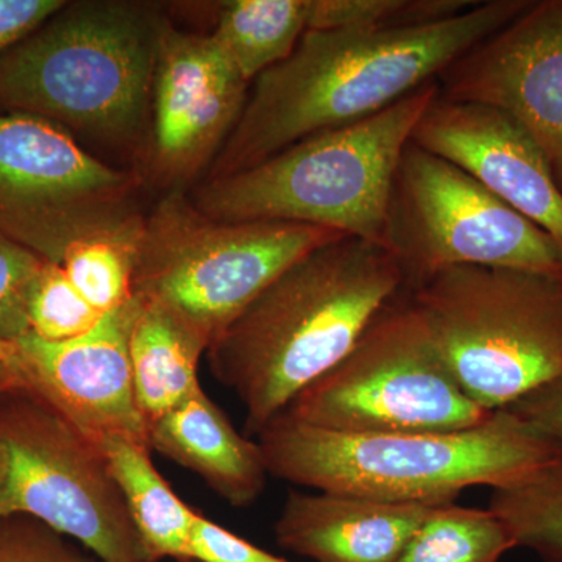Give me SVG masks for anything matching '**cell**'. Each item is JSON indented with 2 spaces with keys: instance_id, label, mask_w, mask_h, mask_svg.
Returning <instances> with one entry per match:
<instances>
[{
  "instance_id": "cell-23",
  "label": "cell",
  "mask_w": 562,
  "mask_h": 562,
  "mask_svg": "<svg viewBox=\"0 0 562 562\" xmlns=\"http://www.w3.org/2000/svg\"><path fill=\"white\" fill-rule=\"evenodd\" d=\"M476 0H308V31L412 29L452 20Z\"/></svg>"
},
{
  "instance_id": "cell-18",
  "label": "cell",
  "mask_w": 562,
  "mask_h": 562,
  "mask_svg": "<svg viewBox=\"0 0 562 562\" xmlns=\"http://www.w3.org/2000/svg\"><path fill=\"white\" fill-rule=\"evenodd\" d=\"M138 299L131 333L133 390L149 427L201 390L199 362L210 339L165 306Z\"/></svg>"
},
{
  "instance_id": "cell-7",
  "label": "cell",
  "mask_w": 562,
  "mask_h": 562,
  "mask_svg": "<svg viewBox=\"0 0 562 562\" xmlns=\"http://www.w3.org/2000/svg\"><path fill=\"white\" fill-rule=\"evenodd\" d=\"M341 233L291 222H221L173 188L144 216L133 295L158 303L210 339L284 269Z\"/></svg>"
},
{
  "instance_id": "cell-12",
  "label": "cell",
  "mask_w": 562,
  "mask_h": 562,
  "mask_svg": "<svg viewBox=\"0 0 562 562\" xmlns=\"http://www.w3.org/2000/svg\"><path fill=\"white\" fill-rule=\"evenodd\" d=\"M436 81L447 101L480 103L513 117L546 155L562 191V0H532Z\"/></svg>"
},
{
  "instance_id": "cell-10",
  "label": "cell",
  "mask_w": 562,
  "mask_h": 562,
  "mask_svg": "<svg viewBox=\"0 0 562 562\" xmlns=\"http://www.w3.org/2000/svg\"><path fill=\"white\" fill-rule=\"evenodd\" d=\"M138 173L111 168L41 117L0 113V235L61 265L90 239L138 243Z\"/></svg>"
},
{
  "instance_id": "cell-24",
  "label": "cell",
  "mask_w": 562,
  "mask_h": 562,
  "mask_svg": "<svg viewBox=\"0 0 562 562\" xmlns=\"http://www.w3.org/2000/svg\"><path fill=\"white\" fill-rule=\"evenodd\" d=\"M136 246L121 239H90L69 249L60 266L81 297L105 314L133 297Z\"/></svg>"
},
{
  "instance_id": "cell-27",
  "label": "cell",
  "mask_w": 562,
  "mask_h": 562,
  "mask_svg": "<svg viewBox=\"0 0 562 562\" xmlns=\"http://www.w3.org/2000/svg\"><path fill=\"white\" fill-rule=\"evenodd\" d=\"M43 258L0 235V339L14 342L29 335V291Z\"/></svg>"
},
{
  "instance_id": "cell-1",
  "label": "cell",
  "mask_w": 562,
  "mask_h": 562,
  "mask_svg": "<svg viewBox=\"0 0 562 562\" xmlns=\"http://www.w3.org/2000/svg\"><path fill=\"white\" fill-rule=\"evenodd\" d=\"M531 2H479L452 20L422 27L306 32L286 60L254 81L206 180L254 168L306 136L394 105L438 80L447 66Z\"/></svg>"
},
{
  "instance_id": "cell-17",
  "label": "cell",
  "mask_w": 562,
  "mask_h": 562,
  "mask_svg": "<svg viewBox=\"0 0 562 562\" xmlns=\"http://www.w3.org/2000/svg\"><path fill=\"white\" fill-rule=\"evenodd\" d=\"M147 441L150 450L190 469L235 508L254 505L265 491L269 472L260 446L233 427L203 387L151 422Z\"/></svg>"
},
{
  "instance_id": "cell-5",
  "label": "cell",
  "mask_w": 562,
  "mask_h": 562,
  "mask_svg": "<svg viewBox=\"0 0 562 562\" xmlns=\"http://www.w3.org/2000/svg\"><path fill=\"white\" fill-rule=\"evenodd\" d=\"M438 81L366 120L306 136L260 165L203 181L195 209L221 222H291L390 249L395 171Z\"/></svg>"
},
{
  "instance_id": "cell-13",
  "label": "cell",
  "mask_w": 562,
  "mask_h": 562,
  "mask_svg": "<svg viewBox=\"0 0 562 562\" xmlns=\"http://www.w3.org/2000/svg\"><path fill=\"white\" fill-rule=\"evenodd\" d=\"M249 87L211 35L162 33L151 87L149 162L173 188L213 165L241 117Z\"/></svg>"
},
{
  "instance_id": "cell-8",
  "label": "cell",
  "mask_w": 562,
  "mask_h": 562,
  "mask_svg": "<svg viewBox=\"0 0 562 562\" xmlns=\"http://www.w3.org/2000/svg\"><path fill=\"white\" fill-rule=\"evenodd\" d=\"M281 414L341 435H395L468 430L492 413L454 383L405 288Z\"/></svg>"
},
{
  "instance_id": "cell-19",
  "label": "cell",
  "mask_w": 562,
  "mask_h": 562,
  "mask_svg": "<svg viewBox=\"0 0 562 562\" xmlns=\"http://www.w3.org/2000/svg\"><path fill=\"white\" fill-rule=\"evenodd\" d=\"M99 446L151 561L191 560V532L198 512L181 501L155 468L149 443L113 436Z\"/></svg>"
},
{
  "instance_id": "cell-28",
  "label": "cell",
  "mask_w": 562,
  "mask_h": 562,
  "mask_svg": "<svg viewBox=\"0 0 562 562\" xmlns=\"http://www.w3.org/2000/svg\"><path fill=\"white\" fill-rule=\"evenodd\" d=\"M191 560L199 562H291L266 552L238 535L206 519L195 516L191 532Z\"/></svg>"
},
{
  "instance_id": "cell-25",
  "label": "cell",
  "mask_w": 562,
  "mask_h": 562,
  "mask_svg": "<svg viewBox=\"0 0 562 562\" xmlns=\"http://www.w3.org/2000/svg\"><path fill=\"white\" fill-rule=\"evenodd\" d=\"M103 314L92 308L57 262L44 261L27 299L31 331L44 341L79 338L95 327Z\"/></svg>"
},
{
  "instance_id": "cell-2",
  "label": "cell",
  "mask_w": 562,
  "mask_h": 562,
  "mask_svg": "<svg viewBox=\"0 0 562 562\" xmlns=\"http://www.w3.org/2000/svg\"><path fill=\"white\" fill-rule=\"evenodd\" d=\"M405 288L395 255L353 236L322 244L284 269L206 350L213 375L243 403L246 435H260L341 362Z\"/></svg>"
},
{
  "instance_id": "cell-6",
  "label": "cell",
  "mask_w": 562,
  "mask_h": 562,
  "mask_svg": "<svg viewBox=\"0 0 562 562\" xmlns=\"http://www.w3.org/2000/svg\"><path fill=\"white\" fill-rule=\"evenodd\" d=\"M454 383L484 412L562 373V279L453 266L406 288Z\"/></svg>"
},
{
  "instance_id": "cell-33",
  "label": "cell",
  "mask_w": 562,
  "mask_h": 562,
  "mask_svg": "<svg viewBox=\"0 0 562 562\" xmlns=\"http://www.w3.org/2000/svg\"><path fill=\"white\" fill-rule=\"evenodd\" d=\"M180 562H199V561L188 560V561H180Z\"/></svg>"
},
{
  "instance_id": "cell-26",
  "label": "cell",
  "mask_w": 562,
  "mask_h": 562,
  "mask_svg": "<svg viewBox=\"0 0 562 562\" xmlns=\"http://www.w3.org/2000/svg\"><path fill=\"white\" fill-rule=\"evenodd\" d=\"M0 562H102L68 536L24 516L0 517Z\"/></svg>"
},
{
  "instance_id": "cell-15",
  "label": "cell",
  "mask_w": 562,
  "mask_h": 562,
  "mask_svg": "<svg viewBox=\"0 0 562 562\" xmlns=\"http://www.w3.org/2000/svg\"><path fill=\"white\" fill-rule=\"evenodd\" d=\"M412 140L460 166L506 205L522 214L562 250V191L531 136L501 110L438 98Z\"/></svg>"
},
{
  "instance_id": "cell-31",
  "label": "cell",
  "mask_w": 562,
  "mask_h": 562,
  "mask_svg": "<svg viewBox=\"0 0 562 562\" xmlns=\"http://www.w3.org/2000/svg\"><path fill=\"white\" fill-rule=\"evenodd\" d=\"M21 386H25V383L21 373L14 368L13 361L0 362V395Z\"/></svg>"
},
{
  "instance_id": "cell-22",
  "label": "cell",
  "mask_w": 562,
  "mask_h": 562,
  "mask_svg": "<svg viewBox=\"0 0 562 562\" xmlns=\"http://www.w3.org/2000/svg\"><path fill=\"white\" fill-rule=\"evenodd\" d=\"M490 509L516 547L543 562H562V454L520 482L492 490Z\"/></svg>"
},
{
  "instance_id": "cell-4",
  "label": "cell",
  "mask_w": 562,
  "mask_h": 562,
  "mask_svg": "<svg viewBox=\"0 0 562 562\" xmlns=\"http://www.w3.org/2000/svg\"><path fill=\"white\" fill-rule=\"evenodd\" d=\"M168 25L154 3L65 2L0 57V113L31 114L110 143L135 139Z\"/></svg>"
},
{
  "instance_id": "cell-32",
  "label": "cell",
  "mask_w": 562,
  "mask_h": 562,
  "mask_svg": "<svg viewBox=\"0 0 562 562\" xmlns=\"http://www.w3.org/2000/svg\"><path fill=\"white\" fill-rule=\"evenodd\" d=\"M16 357V346L14 342L2 341L0 339V362H11Z\"/></svg>"
},
{
  "instance_id": "cell-16",
  "label": "cell",
  "mask_w": 562,
  "mask_h": 562,
  "mask_svg": "<svg viewBox=\"0 0 562 562\" xmlns=\"http://www.w3.org/2000/svg\"><path fill=\"white\" fill-rule=\"evenodd\" d=\"M436 506L291 491L273 531L280 547L314 562H395Z\"/></svg>"
},
{
  "instance_id": "cell-9",
  "label": "cell",
  "mask_w": 562,
  "mask_h": 562,
  "mask_svg": "<svg viewBox=\"0 0 562 562\" xmlns=\"http://www.w3.org/2000/svg\"><path fill=\"white\" fill-rule=\"evenodd\" d=\"M13 514L102 562H154L102 447L27 386L0 395V517Z\"/></svg>"
},
{
  "instance_id": "cell-14",
  "label": "cell",
  "mask_w": 562,
  "mask_h": 562,
  "mask_svg": "<svg viewBox=\"0 0 562 562\" xmlns=\"http://www.w3.org/2000/svg\"><path fill=\"white\" fill-rule=\"evenodd\" d=\"M139 299L103 314L90 331L69 341H44L29 333L14 341L13 364L25 386L94 441H147V425L136 403L131 333Z\"/></svg>"
},
{
  "instance_id": "cell-30",
  "label": "cell",
  "mask_w": 562,
  "mask_h": 562,
  "mask_svg": "<svg viewBox=\"0 0 562 562\" xmlns=\"http://www.w3.org/2000/svg\"><path fill=\"white\" fill-rule=\"evenodd\" d=\"M66 0H0V57L31 35Z\"/></svg>"
},
{
  "instance_id": "cell-20",
  "label": "cell",
  "mask_w": 562,
  "mask_h": 562,
  "mask_svg": "<svg viewBox=\"0 0 562 562\" xmlns=\"http://www.w3.org/2000/svg\"><path fill=\"white\" fill-rule=\"evenodd\" d=\"M308 32V0H228L210 33L247 83L280 65Z\"/></svg>"
},
{
  "instance_id": "cell-21",
  "label": "cell",
  "mask_w": 562,
  "mask_h": 562,
  "mask_svg": "<svg viewBox=\"0 0 562 562\" xmlns=\"http://www.w3.org/2000/svg\"><path fill=\"white\" fill-rule=\"evenodd\" d=\"M516 549L506 525L487 509L436 506L395 562H501Z\"/></svg>"
},
{
  "instance_id": "cell-11",
  "label": "cell",
  "mask_w": 562,
  "mask_h": 562,
  "mask_svg": "<svg viewBox=\"0 0 562 562\" xmlns=\"http://www.w3.org/2000/svg\"><path fill=\"white\" fill-rule=\"evenodd\" d=\"M390 249L406 288L453 266H490L562 279L549 233L506 205L471 173L409 140L390 203Z\"/></svg>"
},
{
  "instance_id": "cell-29",
  "label": "cell",
  "mask_w": 562,
  "mask_h": 562,
  "mask_svg": "<svg viewBox=\"0 0 562 562\" xmlns=\"http://www.w3.org/2000/svg\"><path fill=\"white\" fill-rule=\"evenodd\" d=\"M562 454V373L506 408Z\"/></svg>"
},
{
  "instance_id": "cell-3",
  "label": "cell",
  "mask_w": 562,
  "mask_h": 562,
  "mask_svg": "<svg viewBox=\"0 0 562 562\" xmlns=\"http://www.w3.org/2000/svg\"><path fill=\"white\" fill-rule=\"evenodd\" d=\"M269 475L316 492L443 505L473 486H509L561 457L502 409L461 431L341 435L280 414L257 436Z\"/></svg>"
}]
</instances>
